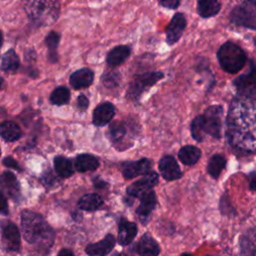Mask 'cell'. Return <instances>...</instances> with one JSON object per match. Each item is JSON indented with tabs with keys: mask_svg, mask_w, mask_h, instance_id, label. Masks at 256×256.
Returning a JSON list of instances; mask_svg holds the SVG:
<instances>
[{
	"mask_svg": "<svg viewBox=\"0 0 256 256\" xmlns=\"http://www.w3.org/2000/svg\"><path fill=\"white\" fill-rule=\"evenodd\" d=\"M158 174L155 171H149L141 179L127 187V194L130 197H140L145 192L151 190L158 183Z\"/></svg>",
	"mask_w": 256,
	"mask_h": 256,
	"instance_id": "11",
	"label": "cell"
},
{
	"mask_svg": "<svg viewBox=\"0 0 256 256\" xmlns=\"http://www.w3.org/2000/svg\"><path fill=\"white\" fill-rule=\"evenodd\" d=\"M151 165V160L147 158H142L137 161H126L122 165V174L125 179H132L149 172Z\"/></svg>",
	"mask_w": 256,
	"mask_h": 256,
	"instance_id": "12",
	"label": "cell"
},
{
	"mask_svg": "<svg viewBox=\"0 0 256 256\" xmlns=\"http://www.w3.org/2000/svg\"><path fill=\"white\" fill-rule=\"evenodd\" d=\"M119 81V77L117 74L115 73H108L104 76L103 78V83L107 86V87H112V86H116L118 84Z\"/></svg>",
	"mask_w": 256,
	"mask_h": 256,
	"instance_id": "35",
	"label": "cell"
},
{
	"mask_svg": "<svg viewBox=\"0 0 256 256\" xmlns=\"http://www.w3.org/2000/svg\"><path fill=\"white\" fill-rule=\"evenodd\" d=\"M249 187L251 190L256 191V173H252L249 176Z\"/></svg>",
	"mask_w": 256,
	"mask_h": 256,
	"instance_id": "39",
	"label": "cell"
},
{
	"mask_svg": "<svg viewBox=\"0 0 256 256\" xmlns=\"http://www.w3.org/2000/svg\"><path fill=\"white\" fill-rule=\"evenodd\" d=\"M2 43H3V34L1 32V30H0V47L2 46Z\"/></svg>",
	"mask_w": 256,
	"mask_h": 256,
	"instance_id": "41",
	"label": "cell"
},
{
	"mask_svg": "<svg viewBox=\"0 0 256 256\" xmlns=\"http://www.w3.org/2000/svg\"><path fill=\"white\" fill-rule=\"evenodd\" d=\"M178 157L183 164L191 166L196 164L201 157V150L196 146L186 145L180 148L178 152Z\"/></svg>",
	"mask_w": 256,
	"mask_h": 256,
	"instance_id": "23",
	"label": "cell"
},
{
	"mask_svg": "<svg viewBox=\"0 0 256 256\" xmlns=\"http://www.w3.org/2000/svg\"><path fill=\"white\" fill-rule=\"evenodd\" d=\"M254 44H255V46H256V37L254 38Z\"/></svg>",
	"mask_w": 256,
	"mask_h": 256,
	"instance_id": "44",
	"label": "cell"
},
{
	"mask_svg": "<svg viewBox=\"0 0 256 256\" xmlns=\"http://www.w3.org/2000/svg\"><path fill=\"white\" fill-rule=\"evenodd\" d=\"M223 108L220 105H213L208 107L201 115L202 127L205 135L219 139L221 135Z\"/></svg>",
	"mask_w": 256,
	"mask_h": 256,
	"instance_id": "7",
	"label": "cell"
},
{
	"mask_svg": "<svg viewBox=\"0 0 256 256\" xmlns=\"http://www.w3.org/2000/svg\"><path fill=\"white\" fill-rule=\"evenodd\" d=\"M19 65H20L19 57L13 49H10L7 52H5L1 62L2 70L9 73H14L19 68Z\"/></svg>",
	"mask_w": 256,
	"mask_h": 256,
	"instance_id": "27",
	"label": "cell"
},
{
	"mask_svg": "<svg viewBox=\"0 0 256 256\" xmlns=\"http://www.w3.org/2000/svg\"><path fill=\"white\" fill-rule=\"evenodd\" d=\"M237 93L240 96H251L256 94V65L251 62L249 70L233 81Z\"/></svg>",
	"mask_w": 256,
	"mask_h": 256,
	"instance_id": "8",
	"label": "cell"
},
{
	"mask_svg": "<svg viewBox=\"0 0 256 256\" xmlns=\"http://www.w3.org/2000/svg\"><path fill=\"white\" fill-rule=\"evenodd\" d=\"M3 164L9 168H13V169H17V170H21L20 166L18 165V163L16 162V160H14L12 157H6L3 160Z\"/></svg>",
	"mask_w": 256,
	"mask_h": 256,
	"instance_id": "37",
	"label": "cell"
},
{
	"mask_svg": "<svg viewBox=\"0 0 256 256\" xmlns=\"http://www.w3.org/2000/svg\"><path fill=\"white\" fill-rule=\"evenodd\" d=\"M155 206L156 195L153 190H149L140 196V204L136 209V214L143 224H145L148 221L149 216L151 212L154 210Z\"/></svg>",
	"mask_w": 256,
	"mask_h": 256,
	"instance_id": "13",
	"label": "cell"
},
{
	"mask_svg": "<svg viewBox=\"0 0 256 256\" xmlns=\"http://www.w3.org/2000/svg\"><path fill=\"white\" fill-rule=\"evenodd\" d=\"M29 18L37 24H51L59 14V0H24Z\"/></svg>",
	"mask_w": 256,
	"mask_h": 256,
	"instance_id": "3",
	"label": "cell"
},
{
	"mask_svg": "<svg viewBox=\"0 0 256 256\" xmlns=\"http://www.w3.org/2000/svg\"><path fill=\"white\" fill-rule=\"evenodd\" d=\"M2 84H3V78H2V77H0V88H1Z\"/></svg>",
	"mask_w": 256,
	"mask_h": 256,
	"instance_id": "42",
	"label": "cell"
},
{
	"mask_svg": "<svg viewBox=\"0 0 256 256\" xmlns=\"http://www.w3.org/2000/svg\"><path fill=\"white\" fill-rule=\"evenodd\" d=\"M126 133H127V128H126L124 122L115 121L110 125L109 134H110V138L113 143H115V144L122 143L124 137L126 136Z\"/></svg>",
	"mask_w": 256,
	"mask_h": 256,
	"instance_id": "31",
	"label": "cell"
},
{
	"mask_svg": "<svg viewBox=\"0 0 256 256\" xmlns=\"http://www.w3.org/2000/svg\"><path fill=\"white\" fill-rule=\"evenodd\" d=\"M75 168L79 172L93 171L99 166V160L97 157L90 154H80L75 159Z\"/></svg>",
	"mask_w": 256,
	"mask_h": 256,
	"instance_id": "24",
	"label": "cell"
},
{
	"mask_svg": "<svg viewBox=\"0 0 256 256\" xmlns=\"http://www.w3.org/2000/svg\"><path fill=\"white\" fill-rule=\"evenodd\" d=\"M21 226L25 240L40 249L49 248L54 240L53 229L38 213L25 210L21 214Z\"/></svg>",
	"mask_w": 256,
	"mask_h": 256,
	"instance_id": "2",
	"label": "cell"
},
{
	"mask_svg": "<svg viewBox=\"0 0 256 256\" xmlns=\"http://www.w3.org/2000/svg\"><path fill=\"white\" fill-rule=\"evenodd\" d=\"M238 96L227 117V137L238 149L256 151V98Z\"/></svg>",
	"mask_w": 256,
	"mask_h": 256,
	"instance_id": "1",
	"label": "cell"
},
{
	"mask_svg": "<svg viewBox=\"0 0 256 256\" xmlns=\"http://www.w3.org/2000/svg\"><path fill=\"white\" fill-rule=\"evenodd\" d=\"M131 54V48L127 45H118L111 49L106 57V62L110 67L121 65Z\"/></svg>",
	"mask_w": 256,
	"mask_h": 256,
	"instance_id": "22",
	"label": "cell"
},
{
	"mask_svg": "<svg viewBox=\"0 0 256 256\" xmlns=\"http://www.w3.org/2000/svg\"><path fill=\"white\" fill-rule=\"evenodd\" d=\"M77 104H78V107L80 109L85 110V109H87V107L89 105V100H88V98L85 95L80 94L78 96V98H77Z\"/></svg>",
	"mask_w": 256,
	"mask_h": 256,
	"instance_id": "36",
	"label": "cell"
},
{
	"mask_svg": "<svg viewBox=\"0 0 256 256\" xmlns=\"http://www.w3.org/2000/svg\"><path fill=\"white\" fill-rule=\"evenodd\" d=\"M94 79V73L88 68L76 70L70 75V84L74 89H81L90 86Z\"/></svg>",
	"mask_w": 256,
	"mask_h": 256,
	"instance_id": "19",
	"label": "cell"
},
{
	"mask_svg": "<svg viewBox=\"0 0 256 256\" xmlns=\"http://www.w3.org/2000/svg\"><path fill=\"white\" fill-rule=\"evenodd\" d=\"M159 170L162 177L168 181L179 179L182 176V172L177 161L171 155H166L161 158L159 161Z\"/></svg>",
	"mask_w": 256,
	"mask_h": 256,
	"instance_id": "14",
	"label": "cell"
},
{
	"mask_svg": "<svg viewBox=\"0 0 256 256\" xmlns=\"http://www.w3.org/2000/svg\"><path fill=\"white\" fill-rule=\"evenodd\" d=\"M137 235V226L135 223L121 219L118 228V242L120 245L130 244Z\"/></svg>",
	"mask_w": 256,
	"mask_h": 256,
	"instance_id": "21",
	"label": "cell"
},
{
	"mask_svg": "<svg viewBox=\"0 0 256 256\" xmlns=\"http://www.w3.org/2000/svg\"><path fill=\"white\" fill-rule=\"evenodd\" d=\"M0 135L6 141L13 142L22 136V131L16 123L12 121H5L0 124Z\"/></svg>",
	"mask_w": 256,
	"mask_h": 256,
	"instance_id": "25",
	"label": "cell"
},
{
	"mask_svg": "<svg viewBox=\"0 0 256 256\" xmlns=\"http://www.w3.org/2000/svg\"><path fill=\"white\" fill-rule=\"evenodd\" d=\"M229 21L236 26L256 30V5L250 0H244L232 8Z\"/></svg>",
	"mask_w": 256,
	"mask_h": 256,
	"instance_id": "5",
	"label": "cell"
},
{
	"mask_svg": "<svg viewBox=\"0 0 256 256\" xmlns=\"http://www.w3.org/2000/svg\"><path fill=\"white\" fill-rule=\"evenodd\" d=\"M217 59L225 72L233 74L244 67L247 57L246 53L239 45L232 41H227L219 47Z\"/></svg>",
	"mask_w": 256,
	"mask_h": 256,
	"instance_id": "4",
	"label": "cell"
},
{
	"mask_svg": "<svg viewBox=\"0 0 256 256\" xmlns=\"http://www.w3.org/2000/svg\"><path fill=\"white\" fill-rule=\"evenodd\" d=\"M222 8L221 0H197L196 11L202 18H211L219 14Z\"/></svg>",
	"mask_w": 256,
	"mask_h": 256,
	"instance_id": "18",
	"label": "cell"
},
{
	"mask_svg": "<svg viewBox=\"0 0 256 256\" xmlns=\"http://www.w3.org/2000/svg\"><path fill=\"white\" fill-rule=\"evenodd\" d=\"M102 204H103L102 198L96 193L85 194L78 201V207L81 210H85V211L97 210Z\"/></svg>",
	"mask_w": 256,
	"mask_h": 256,
	"instance_id": "26",
	"label": "cell"
},
{
	"mask_svg": "<svg viewBox=\"0 0 256 256\" xmlns=\"http://www.w3.org/2000/svg\"><path fill=\"white\" fill-rule=\"evenodd\" d=\"M115 237L112 234H108L101 241L89 244L85 251L91 256H104L111 252L115 246Z\"/></svg>",
	"mask_w": 256,
	"mask_h": 256,
	"instance_id": "17",
	"label": "cell"
},
{
	"mask_svg": "<svg viewBox=\"0 0 256 256\" xmlns=\"http://www.w3.org/2000/svg\"><path fill=\"white\" fill-rule=\"evenodd\" d=\"M225 165H226V159L222 155L215 154L210 158L208 162V166H207L208 173L213 178H218L221 172L223 171V169L225 168Z\"/></svg>",
	"mask_w": 256,
	"mask_h": 256,
	"instance_id": "28",
	"label": "cell"
},
{
	"mask_svg": "<svg viewBox=\"0 0 256 256\" xmlns=\"http://www.w3.org/2000/svg\"><path fill=\"white\" fill-rule=\"evenodd\" d=\"M250 1H251V2H252V3H254V4H255V5H256V0H250Z\"/></svg>",
	"mask_w": 256,
	"mask_h": 256,
	"instance_id": "43",
	"label": "cell"
},
{
	"mask_svg": "<svg viewBox=\"0 0 256 256\" xmlns=\"http://www.w3.org/2000/svg\"><path fill=\"white\" fill-rule=\"evenodd\" d=\"M136 252L143 256H156L160 253L158 243L149 234H144L136 245Z\"/></svg>",
	"mask_w": 256,
	"mask_h": 256,
	"instance_id": "20",
	"label": "cell"
},
{
	"mask_svg": "<svg viewBox=\"0 0 256 256\" xmlns=\"http://www.w3.org/2000/svg\"><path fill=\"white\" fill-rule=\"evenodd\" d=\"M163 77L164 74L161 71L145 72L136 76L128 87L126 94L127 98L131 101H137L148 88L153 86Z\"/></svg>",
	"mask_w": 256,
	"mask_h": 256,
	"instance_id": "6",
	"label": "cell"
},
{
	"mask_svg": "<svg viewBox=\"0 0 256 256\" xmlns=\"http://www.w3.org/2000/svg\"><path fill=\"white\" fill-rule=\"evenodd\" d=\"M1 239L4 248L8 251H18L20 247V232L11 221L1 222Z\"/></svg>",
	"mask_w": 256,
	"mask_h": 256,
	"instance_id": "10",
	"label": "cell"
},
{
	"mask_svg": "<svg viewBox=\"0 0 256 256\" xmlns=\"http://www.w3.org/2000/svg\"><path fill=\"white\" fill-rule=\"evenodd\" d=\"M191 135L194 140L198 142H202L205 138V133L203 131L202 127V119L201 115L194 118V120L191 123Z\"/></svg>",
	"mask_w": 256,
	"mask_h": 256,
	"instance_id": "33",
	"label": "cell"
},
{
	"mask_svg": "<svg viewBox=\"0 0 256 256\" xmlns=\"http://www.w3.org/2000/svg\"><path fill=\"white\" fill-rule=\"evenodd\" d=\"M54 167L57 174L61 177H69L74 173V169L71 161L63 156L55 157Z\"/></svg>",
	"mask_w": 256,
	"mask_h": 256,
	"instance_id": "30",
	"label": "cell"
},
{
	"mask_svg": "<svg viewBox=\"0 0 256 256\" xmlns=\"http://www.w3.org/2000/svg\"><path fill=\"white\" fill-rule=\"evenodd\" d=\"M0 212L3 213H7L8 212V204H7V199L4 195V193L2 192V190H0Z\"/></svg>",
	"mask_w": 256,
	"mask_h": 256,
	"instance_id": "38",
	"label": "cell"
},
{
	"mask_svg": "<svg viewBox=\"0 0 256 256\" xmlns=\"http://www.w3.org/2000/svg\"><path fill=\"white\" fill-rule=\"evenodd\" d=\"M58 254L59 255H73V252L68 250V249H62L61 251H59Z\"/></svg>",
	"mask_w": 256,
	"mask_h": 256,
	"instance_id": "40",
	"label": "cell"
},
{
	"mask_svg": "<svg viewBox=\"0 0 256 256\" xmlns=\"http://www.w3.org/2000/svg\"><path fill=\"white\" fill-rule=\"evenodd\" d=\"M157 2L163 8L175 10L180 6L181 0H157Z\"/></svg>",
	"mask_w": 256,
	"mask_h": 256,
	"instance_id": "34",
	"label": "cell"
},
{
	"mask_svg": "<svg viewBox=\"0 0 256 256\" xmlns=\"http://www.w3.org/2000/svg\"><path fill=\"white\" fill-rule=\"evenodd\" d=\"M60 41V34L56 31H51L45 37V44L49 50L48 57L51 62L57 61V47Z\"/></svg>",
	"mask_w": 256,
	"mask_h": 256,
	"instance_id": "29",
	"label": "cell"
},
{
	"mask_svg": "<svg viewBox=\"0 0 256 256\" xmlns=\"http://www.w3.org/2000/svg\"><path fill=\"white\" fill-rule=\"evenodd\" d=\"M115 115V107L110 102L99 104L93 112L92 121L95 126H104L108 124Z\"/></svg>",
	"mask_w": 256,
	"mask_h": 256,
	"instance_id": "16",
	"label": "cell"
},
{
	"mask_svg": "<svg viewBox=\"0 0 256 256\" xmlns=\"http://www.w3.org/2000/svg\"><path fill=\"white\" fill-rule=\"evenodd\" d=\"M186 26H187V19L185 14L181 12H176L172 16L171 20L169 21L165 29L167 44L168 45L175 44L181 38Z\"/></svg>",
	"mask_w": 256,
	"mask_h": 256,
	"instance_id": "9",
	"label": "cell"
},
{
	"mask_svg": "<svg viewBox=\"0 0 256 256\" xmlns=\"http://www.w3.org/2000/svg\"><path fill=\"white\" fill-rule=\"evenodd\" d=\"M70 100V91L65 86H58L53 90L50 95V101L52 104L61 106L67 104Z\"/></svg>",
	"mask_w": 256,
	"mask_h": 256,
	"instance_id": "32",
	"label": "cell"
},
{
	"mask_svg": "<svg viewBox=\"0 0 256 256\" xmlns=\"http://www.w3.org/2000/svg\"><path fill=\"white\" fill-rule=\"evenodd\" d=\"M0 155H1V151H0Z\"/></svg>",
	"mask_w": 256,
	"mask_h": 256,
	"instance_id": "45",
	"label": "cell"
},
{
	"mask_svg": "<svg viewBox=\"0 0 256 256\" xmlns=\"http://www.w3.org/2000/svg\"><path fill=\"white\" fill-rule=\"evenodd\" d=\"M0 187L14 201H18L20 199V196H21L20 185L16 176L12 172L5 171L1 174Z\"/></svg>",
	"mask_w": 256,
	"mask_h": 256,
	"instance_id": "15",
	"label": "cell"
}]
</instances>
